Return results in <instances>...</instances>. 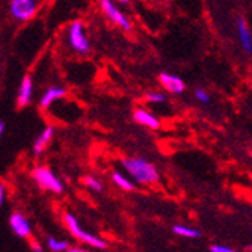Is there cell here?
<instances>
[{
    "label": "cell",
    "mask_w": 252,
    "mask_h": 252,
    "mask_svg": "<svg viewBox=\"0 0 252 252\" xmlns=\"http://www.w3.org/2000/svg\"><path fill=\"white\" fill-rule=\"evenodd\" d=\"M100 3V8L103 11V14L106 15V18L113 23L115 26H118L120 29L126 31V32H130L133 25H131V20L113 3V0H98Z\"/></svg>",
    "instance_id": "6"
},
{
    "label": "cell",
    "mask_w": 252,
    "mask_h": 252,
    "mask_svg": "<svg viewBox=\"0 0 252 252\" xmlns=\"http://www.w3.org/2000/svg\"><path fill=\"white\" fill-rule=\"evenodd\" d=\"M31 245H32V249H33V251H38V252L44 251V248L41 246V243H39V242H31Z\"/></svg>",
    "instance_id": "22"
},
{
    "label": "cell",
    "mask_w": 252,
    "mask_h": 252,
    "mask_svg": "<svg viewBox=\"0 0 252 252\" xmlns=\"http://www.w3.org/2000/svg\"><path fill=\"white\" fill-rule=\"evenodd\" d=\"M66 41L70 49L77 55H88L91 52V41L85 31V23L74 20L66 31Z\"/></svg>",
    "instance_id": "3"
},
{
    "label": "cell",
    "mask_w": 252,
    "mask_h": 252,
    "mask_svg": "<svg viewBox=\"0 0 252 252\" xmlns=\"http://www.w3.org/2000/svg\"><path fill=\"white\" fill-rule=\"evenodd\" d=\"M5 198H6V188L5 185L0 183V209H2V205L5 204Z\"/></svg>",
    "instance_id": "21"
},
{
    "label": "cell",
    "mask_w": 252,
    "mask_h": 252,
    "mask_svg": "<svg viewBox=\"0 0 252 252\" xmlns=\"http://www.w3.org/2000/svg\"><path fill=\"white\" fill-rule=\"evenodd\" d=\"M3 133H5V123L0 121V137L3 136Z\"/></svg>",
    "instance_id": "23"
},
{
    "label": "cell",
    "mask_w": 252,
    "mask_h": 252,
    "mask_svg": "<svg viewBox=\"0 0 252 252\" xmlns=\"http://www.w3.org/2000/svg\"><path fill=\"white\" fill-rule=\"evenodd\" d=\"M9 226L11 230L14 231L15 236L25 239V240H31L32 237V225L29 222V219L20 213V212H15L9 216Z\"/></svg>",
    "instance_id": "7"
},
{
    "label": "cell",
    "mask_w": 252,
    "mask_h": 252,
    "mask_svg": "<svg viewBox=\"0 0 252 252\" xmlns=\"http://www.w3.org/2000/svg\"><path fill=\"white\" fill-rule=\"evenodd\" d=\"M210 251H212V252H233L231 248L222 246V245H213V246H210Z\"/></svg>",
    "instance_id": "20"
},
{
    "label": "cell",
    "mask_w": 252,
    "mask_h": 252,
    "mask_svg": "<svg viewBox=\"0 0 252 252\" xmlns=\"http://www.w3.org/2000/svg\"><path fill=\"white\" fill-rule=\"evenodd\" d=\"M172 231L177 236H181V237H185V239H198V237H201V233L198 230H195V228H190V226H186V225H174Z\"/></svg>",
    "instance_id": "16"
},
{
    "label": "cell",
    "mask_w": 252,
    "mask_h": 252,
    "mask_svg": "<svg viewBox=\"0 0 252 252\" xmlns=\"http://www.w3.org/2000/svg\"><path fill=\"white\" fill-rule=\"evenodd\" d=\"M237 31H239V38H240V44H242L243 50L248 53H252V33L248 29V25L245 20H239Z\"/></svg>",
    "instance_id": "13"
},
{
    "label": "cell",
    "mask_w": 252,
    "mask_h": 252,
    "mask_svg": "<svg viewBox=\"0 0 252 252\" xmlns=\"http://www.w3.org/2000/svg\"><path fill=\"white\" fill-rule=\"evenodd\" d=\"M121 165L137 185L151 186L160 180L157 168L144 157H126L121 160Z\"/></svg>",
    "instance_id": "1"
},
{
    "label": "cell",
    "mask_w": 252,
    "mask_h": 252,
    "mask_svg": "<svg viewBox=\"0 0 252 252\" xmlns=\"http://www.w3.org/2000/svg\"><path fill=\"white\" fill-rule=\"evenodd\" d=\"M33 97V80L31 74H26L23 77L20 88H18V94H17V107L18 109H25L32 103Z\"/></svg>",
    "instance_id": "8"
},
{
    "label": "cell",
    "mask_w": 252,
    "mask_h": 252,
    "mask_svg": "<svg viewBox=\"0 0 252 252\" xmlns=\"http://www.w3.org/2000/svg\"><path fill=\"white\" fill-rule=\"evenodd\" d=\"M195 97H196V100L201 101V103H209V101H210V95L207 94V91H204V89H201V88L195 91Z\"/></svg>",
    "instance_id": "19"
},
{
    "label": "cell",
    "mask_w": 252,
    "mask_h": 252,
    "mask_svg": "<svg viewBox=\"0 0 252 252\" xmlns=\"http://www.w3.org/2000/svg\"><path fill=\"white\" fill-rule=\"evenodd\" d=\"M112 181H113V185H117L120 189L123 190H127V192H131L134 190V183L127 178L123 172H118V171H113L112 174Z\"/></svg>",
    "instance_id": "14"
},
{
    "label": "cell",
    "mask_w": 252,
    "mask_h": 252,
    "mask_svg": "<svg viewBox=\"0 0 252 252\" xmlns=\"http://www.w3.org/2000/svg\"><path fill=\"white\" fill-rule=\"evenodd\" d=\"M83 183H85V186L91 190H94V192H101L103 190V183L100 180H97L95 177L93 175H86L83 178Z\"/></svg>",
    "instance_id": "17"
},
{
    "label": "cell",
    "mask_w": 252,
    "mask_h": 252,
    "mask_svg": "<svg viewBox=\"0 0 252 252\" xmlns=\"http://www.w3.org/2000/svg\"><path fill=\"white\" fill-rule=\"evenodd\" d=\"M145 100L148 103L157 104V103H165L166 101V97H165V94L158 93V91H150V93H147V95H145Z\"/></svg>",
    "instance_id": "18"
},
{
    "label": "cell",
    "mask_w": 252,
    "mask_h": 252,
    "mask_svg": "<svg viewBox=\"0 0 252 252\" xmlns=\"http://www.w3.org/2000/svg\"><path fill=\"white\" fill-rule=\"evenodd\" d=\"M133 121L139 126H144V127H148L151 130H157L160 128V121L158 118H156L151 112H148L147 109L144 107H136L133 110Z\"/></svg>",
    "instance_id": "11"
},
{
    "label": "cell",
    "mask_w": 252,
    "mask_h": 252,
    "mask_svg": "<svg viewBox=\"0 0 252 252\" xmlns=\"http://www.w3.org/2000/svg\"><path fill=\"white\" fill-rule=\"evenodd\" d=\"M158 83L171 94H183V93H185V89H186V83L183 82V79H180L175 74H169V73L160 74L158 76Z\"/></svg>",
    "instance_id": "10"
},
{
    "label": "cell",
    "mask_w": 252,
    "mask_h": 252,
    "mask_svg": "<svg viewBox=\"0 0 252 252\" xmlns=\"http://www.w3.org/2000/svg\"><path fill=\"white\" fill-rule=\"evenodd\" d=\"M39 0H11L9 12L18 23H26L35 18L39 11Z\"/></svg>",
    "instance_id": "5"
},
{
    "label": "cell",
    "mask_w": 252,
    "mask_h": 252,
    "mask_svg": "<svg viewBox=\"0 0 252 252\" xmlns=\"http://www.w3.org/2000/svg\"><path fill=\"white\" fill-rule=\"evenodd\" d=\"M113 2H118V3H123V5H128L130 0H113Z\"/></svg>",
    "instance_id": "24"
},
{
    "label": "cell",
    "mask_w": 252,
    "mask_h": 252,
    "mask_svg": "<svg viewBox=\"0 0 252 252\" xmlns=\"http://www.w3.org/2000/svg\"><path fill=\"white\" fill-rule=\"evenodd\" d=\"M63 222H65V226L68 228V231L71 233V236L76 240H79L80 243L89 245V246L97 248V249H106L109 246V243L104 239H101V237H98V236H95L93 233L83 230L82 225L79 223V220H77V218L74 215L65 213L63 215Z\"/></svg>",
    "instance_id": "2"
},
{
    "label": "cell",
    "mask_w": 252,
    "mask_h": 252,
    "mask_svg": "<svg viewBox=\"0 0 252 252\" xmlns=\"http://www.w3.org/2000/svg\"><path fill=\"white\" fill-rule=\"evenodd\" d=\"M66 95V88L61 86V85H52L45 89V93L41 95L39 98V109L41 110H47L50 109V106L59 100H62Z\"/></svg>",
    "instance_id": "9"
},
{
    "label": "cell",
    "mask_w": 252,
    "mask_h": 252,
    "mask_svg": "<svg viewBox=\"0 0 252 252\" xmlns=\"http://www.w3.org/2000/svg\"><path fill=\"white\" fill-rule=\"evenodd\" d=\"M33 181L41 188L42 190H49L53 193H62L63 192V185L62 181L55 175V172L47 168V166H36L31 172Z\"/></svg>",
    "instance_id": "4"
},
{
    "label": "cell",
    "mask_w": 252,
    "mask_h": 252,
    "mask_svg": "<svg viewBox=\"0 0 252 252\" xmlns=\"http://www.w3.org/2000/svg\"><path fill=\"white\" fill-rule=\"evenodd\" d=\"M45 245H47V248L53 252H65L71 248V243L68 240H62V239H56V237H47V240H45Z\"/></svg>",
    "instance_id": "15"
},
{
    "label": "cell",
    "mask_w": 252,
    "mask_h": 252,
    "mask_svg": "<svg viewBox=\"0 0 252 252\" xmlns=\"http://www.w3.org/2000/svg\"><path fill=\"white\" fill-rule=\"evenodd\" d=\"M53 136H55V127L53 126H47L38 134V137L33 142V147H32L33 154L35 156H41L45 150H47V147L50 145V142L53 139Z\"/></svg>",
    "instance_id": "12"
}]
</instances>
